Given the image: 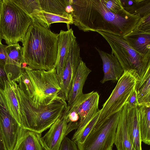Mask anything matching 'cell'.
I'll return each instance as SVG.
<instances>
[{"label":"cell","instance_id":"6da1fadb","mask_svg":"<svg viewBox=\"0 0 150 150\" xmlns=\"http://www.w3.org/2000/svg\"><path fill=\"white\" fill-rule=\"evenodd\" d=\"M70 2L73 24L84 32H104L122 37L137 28L143 19L126 11L119 14L112 13L101 0H70Z\"/></svg>","mask_w":150,"mask_h":150},{"label":"cell","instance_id":"7a4b0ae2","mask_svg":"<svg viewBox=\"0 0 150 150\" xmlns=\"http://www.w3.org/2000/svg\"><path fill=\"white\" fill-rule=\"evenodd\" d=\"M58 34L33 20L22 43L24 63L34 70H49L54 67L58 50Z\"/></svg>","mask_w":150,"mask_h":150},{"label":"cell","instance_id":"3957f363","mask_svg":"<svg viewBox=\"0 0 150 150\" xmlns=\"http://www.w3.org/2000/svg\"><path fill=\"white\" fill-rule=\"evenodd\" d=\"M17 82L34 106L65 100L59 96L61 88L54 68L46 71L34 70L25 66Z\"/></svg>","mask_w":150,"mask_h":150},{"label":"cell","instance_id":"277c9868","mask_svg":"<svg viewBox=\"0 0 150 150\" xmlns=\"http://www.w3.org/2000/svg\"><path fill=\"white\" fill-rule=\"evenodd\" d=\"M19 105L20 126L22 127L42 133L49 128L62 114L67 106L64 100L55 101L48 105H33L17 83L11 81Z\"/></svg>","mask_w":150,"mask_h":150},{"label":"cell","instance_id":"5b68a950","mask_svg":"<svg viewBox=\"0 0 150 150\" xmlns=\"http://www.w3.org/2000/svg\"><path fill=\"white\" fill-rule=\"evenodd\" d=\"M33 20L11 0H2L1 35L8 45L23 43Z\"/></svg>","mask_w":150,"mask_h":150},{"label":"cell","instance_id":"8992f818","mask_svg":"<svg viewBox=\"0 0 150 150\" xmlns=\"http://www.w3.org/2000/svg\"><path fill=\"white\" fill-rule=\"evenodd\" d=\"M108 42L111 53L117 58L124 71L134 74L138 82L150 68V54H141L131 48L122 37L102 31L96 32Z\"/></svg>","mask_w":150,"mask_h":150},{"label":"cell","instance_id":"52a82bcc","mask_svg":"<svg viewBox=\"0 0 150 150\" xmlns=\"http://www.w3.org/2000/svg\"><path fill=\"white\" fill-rule=\"evenodd\" d=\"M138 80L131 71H124L109 98L100 110L95 126L102 124L112 115L121 110L135 89Z\"/></svg>","mask_w":150,"mask_h":150},{"label":"cell","instance_id":"ba28073f","mask_svg":"<svg viewBox=\"0 0 150 150\" xmlns=\"http://www.w3.org/2000/svg\"><path fill=\"white\" fill-rule=\"evenodd\" d=\"M120 111L95 127L84 142L77 145L78 150H112Z\"/></svg>","mask_w":150,"mask_h":150},{"label":"cell","instance_id":"9c48e42d","mask_svg":"<svg viewBox=\"0 0 150 150\" xmlns=\"http://www.w3.org/2000/svg\"><path fill=\"white\" fill-rule=\"evenodd\" d=\"M69 110V106H67L48 131L42 137L45 150H59L65 137L71 131L78 128V121L69 122L68 121Z\"/></svg>","mask_w":150,"mask_h":150},{"label":"cell","instance_id":"30bf717a","mask_svg":"<svg viewBox=\"0 0 150 150\" xmlns=\"http://www.w3.org/2000/svg\"><path fill=\"white\" fill-rule=\"evenodd\" d=\"M99 96L97 92L83 93L69 106V111H74L79 117L78 126L74 135L80 132L98 110Z\"/></svg>","mask_w":150,"mask_h":150},{"label":"cell","instance_id":"8fae6325","mask_svg":"<svg viewBox=\"0 0 150 150\" xmlns=\"http://www.w3.org/2000/svg\"><path fill=\"white\" fill-rule=\"evenodd\" d=\"M81 60L80 47L76 39L70 47L60 84L61 90L59 96L66 102L69 99L72 80Z\"/></svg>","mask_w":150,"mask_h":150},{"label":"cell","instance_id":"7c38bea8","mask_svg":"<svg viewBox=\"0 0 150 150\" xmlns=\"http://www.w3.org/2000/svg\"><path fill=\"white\" fill-rule=\"evenodd\" d=\"M20 125L5 104L0 105V129L7 150H13Z\"/></svg>","mask_w":150,"mask_h":150},{"label":"cell","instance_id":"4fadbf2b","mask_svg":"<svg viewBox=\"0 0 150 150\" xmlns=\"http://www.w3.org/2000/svg\"><path fill=\"white\" fill-rule=\"evenodd\" d=\"M6 50L7 58L5 69L9 80L16 82L23 72L25 63L23 59L22 47L18 43L6 46Z\"/></svg>","mask_w":150,"mask_h":150},{"label":"cell","instance_id":"5bb4252c","mask_svg":"<svg viewBox=\"0 0 150 150\" xmlns=\"http://www.w3.org/2000/svg\"><path fill=\"white\" fill-rule=\"evenodd\" d=\"M76 39L72 28L67 31L61 30L58 34V50L56 62L54 67L57 78L61 82L62 74L68 57L70 47Z\"/></svg>","mask_w":150,"mask_h":150},{"label":"cell","instance_id":"9a60e30c","mask_svg":"<svg viewBox=\"0 0 150 150\" xmlns=\"http://www.w3.org/2000/svg\"><path fill=\"white\" fill-rule=\"evenodd\" d=\"M103 63L104 76L100 81L102 83L109 81H117L123 75L124 71L117 58L111 53L109 54L95 47Z\"/></svg>","mask_w":150,"mask_h":150},{"label":"cell","instance_id":"2e32d148","mask_svg":"<svg viewBox=\"0 0 150 150\" xmlns=\"http://www.w3.org/2000/svg\"><path fill=\"white\" fill-rule=\"evenodd\" d=\"M13 150H45L41 133L20 126Z\"/></svg>","mask_w":150,"mask_h":150},{"label":"cell","instance_id":"e0dca14e","mask_svg":"<svg viewBox=\"0 0 150 150\" xmlns=\"http://www.w3.org/2000/svg\"><path fill=\"white\" fill-rule=\"evenodd\" d=\"M127 108L126 103L121 110L118 120L114 143L117 150H136L131 139L127 124Z\"/></svg>","mask_w":150,"mask_h":150},{"label":"cell","instance_id":"ac0fdd59","mask_svg":"<svg viewBox=\"0 0 150 150\" xmlns=\"http://www.w3.org/2000/svg\"><path fill=\"white\" fill-rule=\"evenodd\" d=\"M137 27L122 38L138 52L144 55L150 54V33L142 31Z\"/></svg>","mask_w":150,"mask_h":150},{"label":"cell","instance_id":"d6986e66","mask_svg":"<svg viewBox=\"0 0 150 150\" xmlns=\"http://www.w3.org/2000/svg\"><path fill=\"white\" fill-rule=\"evenodd\" d=\"M91 71L81 60L78 67L72 80L67 106L71 105L83 93L82 90L87 77Z\"/></svg>","mask_w":150,"mask_h":150},{"label":"cell","instance_id":"ffe728a7","mask_svg":"<svg viewBox=\"0 0 150 150\" xmlns=\"http://www.w3.org/2000/svg\"><path fill=\"white\" fill-rule=\"evenodd\" d=\"M30 16L33 20L42 26L48 29L52 23H64L67 24L68 29H69V25L73 23L72 17L70 13L59 15L36 10L33 12Z\"/></svg>","mask_w":150,"mask_h":150},{"label":"cell","instance_id":"44dd1931","mask_svg":"<svg viewBox=\"0 0 150 150\" xmlns=\"http://www.w3.org/2000/svg\"><path fill=\"white\" fill-rule=\"evenodd\" d=\"M126 120L128 132L133 146L136 150H142L137 107H128Z\"/></svg>","mask_w":150,"mask_h":150},{"label":"cell","instance_id":"7402d4cb","mask_svg":"<svg viewBox=\"0 0 150 150\" xmlns=\"http://www.w3.org/2000/svg\"><path fill=\"white\" fill-rule=\"evenodd\" d=\"M3 92L10 113L20 125L21 115L19 105L16 93L10 81H5V87Z\"/></svg>","mask_w":150,"mask_h":150},{"label":"cell","instance_id":"603a6c76","mask_svg":"<svg viewBox=\"0 0 150 150\" xmlns=\"http://www.w3.org/2000/svg\"><path fill=\"white\" fill-rule=\"evenodd\" d=\"M139 122L142 142L150 144V107H137Z\"/></svg>","mask_w":150,"mask_h":150},{"label":"cell","instance_id":"cb8c5ba5","mask_svg":"<svg viewBox=\"0 0 150 150\" xmlns=\"http://www.w3.org/2000/svg\"><path fill=\"white\" fill-rule=\"evenodd\" d=\"M135 89L138 105L150 107V68L147 70L142 79L137 83Z\"/></svg>","mask_w":150,"mask_h":150},{"label":"cell","instance_id":"d4e9b609","mask_svg":"<svg viewBox=\"0 0 150 150\" xmlns=\"http://www.w3.org/2000/svg\"><path fill=\"white\" fill-rule=\"evenodd\" d=\"M38 1L40 10L59 15L69 13L66 10L70 6V0H38Z\"/></svg>","mask_w":150,"mask_h":150},{"label":"cell","instance_id":"484cf974","mask_svg":"<svg viewBox=\"0 0 150 150\" xmlns=\"http://www.w3.org/2000/svg\"><path fill=\"white\" fill-rule=\"evenodd\" d=\"M125 11L143 18L150 14V0H134L133 4Z\"/></svg>","mask_w":150,"mask_h":150},{"label":"cell","instance_id":"4316f807","mask_svg":"<svg viewBox=\"0 0 150 150\" xmlns=\"http://www.w3.org/2000/svg\"><path fill=\"white\" fill-rule=\"evenodd\" d=\"M30 16L35 10H39L38 0H11Z\"/></svg>","mask_w":150,"mask_h":150},{"label":"cell","instance_id":"83f0119b","mask_svg":"<svg viewBox=\"0 0 150 150\" xmlns=\"http://www.w3.org/2000/svg\"><path fill=\"white\" fill-rule=\"evenodd\" d=\"M101 1L106 8L113 13L119 14L125 11L123 8L120 0H101Z\"/></svg>","mask_w":150,"mask_h":150},{"label":"cell","instance_id":"f1b7e54d","mask_svg":"<svg viewBox=\"0 0 150 150\" xmlns=\"http://www.w3.org/2000/svg\"><path fill=\"white\" fill-rule=\"evenodd\" d=\"M59 150H78L76 144L67 136L62 141Z\"/></svg>","mask_w":150,"mask_h":150},{"label":"cell","instance_id":"f546056e","mask_svg":"<svg viewBox=\"0 0 150 150\" xmlns=\"http://www.w3.org/2000/svg\"><path fill=\"white\" fill-rule=\"evenodd\" d=\"M6 81H10L5 69V65L0 63V88L3 91Z\"/></svg>","mask_w":150,"mask_h":150},{"label":"cell","instance_id":"4dcf8cb0","mask_svg":"<svg viewBox=\"0 0 150 150\" xmlns=\"http://www.w3.org/2000/svg\"><path fill=\"white\" fill-rule=\"evenodd\" d=\"M128 108H132L137 107L139 103L135 89L133 91L127 101Z\"/></svg>","mask_w":150,"mask_h":150},{"label":"cell","instance_id":"1f68e13d","mask_svg":"<svg viewBox=\"0 0 150 150\" xmlns=\"http://www.w3.org/2000/svg\"><path fill=\"white\" fill-rule=\"evenodd\" d=\"M137 28L142 31L150 33V14L143 18V20Z\"/></svg>","mask_w":150,"mask_h":150},{"label":"cell","instance_id":"d6a6232c","mask_svg":"<svg viewBox=\"0 0 150 150\" xmlns=\"http://www.w3.org/2000/svg\"><path fill=\"white\" fill-rule=\"evenodd\" d=\"M6 45L0 43V63L5 65L7 58V54L6 50Z\"/></svg>","mask_w":150,"mask_h":150},{"label":"cell","instance_id":"836d02e7","mask_svg":"<svg viewBox=\"0 0 150 150\" xmlns=\"http://www.w3.org/2000/svg\"><path fill=\"white\" fill-rule=\"evenodd\" d=\"M67 117V120L69 122H77L79 119L78 114L74 111H69Z\"/></svg>","mask_w":150,"mask_h":150},{"label":"cell","instance_id":"e575fe53","mask_svg":"<svg viewBox=\"0 0 150 150\" xmlns=\"http://www.w3.org/2000/svg\"><path fill=\"white\" fill-rule=\"evenodd\" d=\"M0 150H7L0 129Z\"/></svg>","mask_w":150,"mask_h":150},{"label":"cell","instance_id":"d590c367","mask_svg":"<svg viewBox=\"0 0 150 150\" xmlns=\"http://www.w3.org/2000/svg\"><path fill=\"white\" fill-rule=\"evenodd\" d=\"M2 6V0H0V43H1L2 39L1 35L0 25H1V11Z\"/></svg>","mask_w":150,"mask_h":150}]
</instances>
